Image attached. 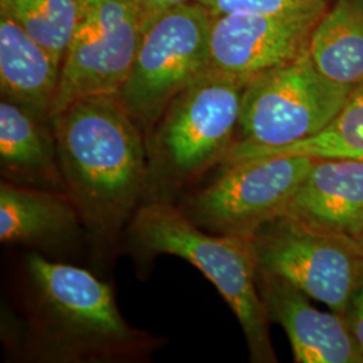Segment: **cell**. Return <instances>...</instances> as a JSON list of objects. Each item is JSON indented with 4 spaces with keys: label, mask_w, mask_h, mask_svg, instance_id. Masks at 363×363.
I'll return each instance as SVG.
<instances>
[{
    "label": "cell",
    "mask_w": 363,
    "mask_h": 363,
    "mask_svg": "<svg viewBox=\"0 0 363 363\" xmlns=\"http://www.w3.org/2000/svg\"><path fill=\"white\" fill-rule=\"evenodd\" d=\"M247 240L259 271L286 280L343 316L363 277V256L351 240L318 233L286 216Z\"/></svg>",
    "instance_id": "8"
},
{
    "label": "cell",
    "mask_w": 363,
    "mask_h": 363,
    "mask_svg": "<svg viewBox=\"0 0 363 363\" xmlns=\"http://www.w3.org/2000/svg\"><path fill=\"white\" fill-rule=\"evenodd\" d=\"M81 0H0V13L13 19L62 65L74 37Z\"/></svg>",
    "instance_id": "18"
},
{
    "label": "cell",
    "mask_w": 363,
    "mask_h": 363,
    "mask_svg": "<svg viewBox=\"0 0 363 363\" xmlns=\"http://www.w3.org/2000/svg\"><path fill=\"white\" fill-rule=\"evenodd\" d=\"M34 294V330L58 361L123 358L144 347L145 335L130 328L111 286L91 272L39 255L27 259Z\"/></svg>",
    "instance_id": "2"
},
{
    "label": "cell",
    "mask_w": 363,
    "mask_h": 363,
    "mask_svg": "<svg viewBox=\"0 0 363 363\" xmlns=\"http://www.w3.org/2000/svg\"><path fill=\"white\" fill-rule=\"evenodd\" d=\"M330 0H310L284 11L213 15L210 69L250 81L308 50Z\"/></svg>",
    "instance_id": "10"
},
{
    "label": "cell",
    "mask_w": 363,
    "mask_h": 363,
    "mask_svg": "<svg viewBox=\"0 0 363 363\" xmlns=\"http://www.w3.org/2000/svg\"><path fill=\"white\" fill-rule=\"evenodd\" d=\"M283 216L318 233L355 240L363 232V162L315 160Z\"/></svg>",
    "instance_id": "12"
},
{
    "label": "cell",
    "mask_w": 363,
    "mask_h": 363,
    "mask_svg": "<svg viewBox=\"0 0 363 363\" xmlns=\"http://www.w3.org/2000/svg\"><path fill=\"white\" fill-rule=\"evenodd\" d=\"M211 15L269 13L284 11L310 0H195Z\"/></svg>",
    "instance_id": "19"
},
{
    "label": "cell",
    "mask_w": 363,
    "mask_h": 363,
    "mask_svg": "<svg viewBox=\"0 0 363 363\" xmlns=\"http://www.w3.org/2000/svg\"><path fill=\"white\" fill-rule=\"evenodd\" d=\"M45 118L7 99L0 103V164L13 179L64 184L54 132Z\"/></svg>",
    "instance_id": "14"
},
{
    "label": "cell",
    "mask_w": 363,
    "mask_h": 363,
    "mask_svg": "<svg viewBox=\"0 0 363 363\" xmlns=\"http://www.w3.org/2000/svg\"><path fill=\"white\" fill-rule=\"evenodd\" d=\"M351 91L325 77L307 50L247 82L234 143L279 147L310 138L337 116Z\"/></svg>",
    "instance_id": "5"
},
{
    "label": "cell",
    "mask_w": 363,
    "mask_h": 363,
    "mask_svg": "<svg viewBox=\"0 0 363 363\" xmlns=\"http://www.w3.org/2000/svg\"><path fill=\"white\" fill-rule=\"evenodd\" d=\"M132 233L145 250L181 257L203 273L237 316L252 361H277L268 331V310L259 291V267L247 238L208 233L181 210L159 202L135 213Z\"/></svg>",
    "instance_id": "3"
},
{
    "label": "cell",
    "mask_w": 363,
    "mask_h": 363,
    "mask_svg": "<svg viewBox=\"0 0 363 363\" xmlns=\"http://www.w3.org/2000/svg\"><path fill=\"white\" fill-rule=\"evenodd\" d=\"M351 241L355 244V247H357V249L359 250V253L363 256V232L355 240H351Z\"/></svg>",
    "instance_id": "22"
},
{
    "label": "cell",
    "mask_w": 363,
    "mask_h": 363,
    "mask_svg": "<svg viewBox=\"0 0 363 363\" xmlns=\"http://www.w3.org/2000/svg\"><path fill=\"white\" fill-rule=\"evenodd\" d=\"M140 1L143 3L144 9L147 10V13L152 16L154 13H160L163 10L179 6L183 3L195 1V0H140Z\"/></svg>",
    "instance_id": "21"
},
{
    "label": "cell",
    "mask_w": 363,
    "mask_h": 363,
    "mask_svg": "<svg viewBox=\"0 0 363 363\" xmlns=\"http://www.w3.org/2000/svg\"><path fill=\"white\" fill-rule=\"evenodd\" d=\"M343 318L349 327L351 337H354L363 354V277L351 295Z\"/></svg>",
    "instance_id": "20"
},
{
    "label": "cell",
    "mask_w": 363,
    "mask_h": 363,
    "mask_svg": "<svg viewBox=\"0 0 363 363\" xmlns=\"http://www.w3.org/2000/svg\"><path fill=\"white\" fill-rule=\"evenodd\" d=\"M213 15L189 1L150 18L130 76L117 97L136 121L152 124L169 103L210 69Z\"/></svg>",
    "instance_id": "4"
},
{
    "label": "cell",
    "mask_w": 363,
    "mask_h": 363,
    "mask_svg": "<svg viewBox=\"0 0 363 363\" xmlns=\"http://www.w3.org/2000/svg\"><path fill=\"white\" fill-rule=\"evenodd\" d=\"M61 64L13 19L0 13L1 96L49 120L57 96Z\"/></svg>",
    "instance_id": "13"
},
{
    "label": "cell",
    "mask_w": 363,
    "mask_h": 363,
    "mask_svg": "<svg viewBox=\"0 0 363 363\" xmlns=\"http://www.w3.org/2000/svg\"><path fill=\"white\" fill-rule=\"evenodd\" d=\"M274 156H308L363 162V84L351 91L347 101L323 130L295 143L265 147L233 143L225 159L226 166L252 159Z\"/></svg>",
    "instance_id": "17"
},
{
    "label": "cell",
    "mask_w": 363,
    "mask_h": 363,
    "mask_svg": "<svg viewBox=\"0 0 363 363\" xmlns=\"http://www.w3.org/2000/svg\"><path fill=\"white\" fill-rule=\"evenodd\" d=\"M150 18L140 0H81L50 120L79 99L117 94L130 76Z\"/></svg>",
    "instance_id": "6"
},
{
    "label": "cell",
    "mask_w": 363,
    "mask_h": 363,
    "mask_svg": "<svg viewBox=\"0 0 363 363\" xmlns=\"http://www.w3.org/2000/svg\"><path fill=\"white\" fill-rule=\"evenodd\" d=\"M77 208L69 195L3 182L0 186V241L39 242L72 233Z\"/></svg>",
    "instance_id": "15"
},
{
    "label": "cell",
    "mask_w": 363,
    "mask_h": 363,
    "mask_svg": "<svg viewBox=\"0 0 363 363\" xmlns=\"http://www.w3.org/2000/svg\"><path fill=\"white\" fill-rule=\"evenodd\" d=\"M308 54L325 77L357 88L363 84V0H334L312 33Z\"/></svg>",
    "instance_id": "16"
},
{
    "label": "cell",
    "mask_w": 363,
    "mask_h": 363,
    "mask_svg": "<svg viewBox=\"0 0 363 363\" xmlns=\"http://www.w3.org/2000/svg\"><path fill=\"white\" fill-rule=\"evenodd\" d=\"M269 320L284 328L295 362L362 363L363 354L342 315L315 308L308 296L286 280L259 271Z\"/></svg>",
    "instance_id": "11"
},
{
    "label": "cell",
    "mask_w": 363,
    "mask_h": 363,
    "mask_svg": "<svg viewBox=\"0 0 363 363\" xmlns=\"http://www.w3.org/2000/svg\"><path fill=\"white\" fill-rule=\"evenodd\" d=\"M315 160L274 156L229 164L195 196L189 218L208 233L250 238L261 226L283 216Z\"/></svg>",
    "instance_id": "9"
},
{
    "label": "cell",
    "mask_w": 363,
    "mask_h": 363,
    "mask_svg": "<svg viewBox=\"0 0 363 363\" xmlns=\"http://www.w3.org/2000/svg\"><path fill=\"white\" fill-rule=\"evenodd\" d=\"M67 195L100 233L135 213L147 181L143 138L117 94L79 99L50 120Z\"/></svg>",
    "instance_id": "1"
},
{
    "label": "cell",
    "mask_w": 363,
    "mask_h": 363,
    "mask_svg": "<svg viewBox=\"0 0 363 363\" xmlns=\"http://www.w3.org/2000/svg\"><path fill=\"white\" fill-rule=\"evenodd\" d=\"M247 84L208 69L169 103L157 150L175 177L195 178L225 159L237 138Z\"/></svg>",
    "instance_id": "7"
}]
</instances>
